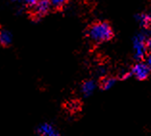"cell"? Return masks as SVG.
Wrapping results in <instances>:
<instances>
[{
    "label": "cell",
    "mask_w": 151,
    "mask_h": 136,
    "mask_svg": "<svg viewBox=\"0 0 151 136\" xmlns=\"http://www.w3.org/2000/svg\"><path fill=\"white\" fill-rule=\"evenodd\" d=\"M131 75L139 80H145L151 74V68L145 61H137L130 69Z\"/></svg>",
    "instance_id": "3"
},
{
    "label": "cell",
    "mask_w": 151,
    "mask_h": 136,
    "mask_svg": "<svg viewBox=\"0 0 151 136\" xmlns=\"http://www.w3.org/2000/svg\"><path fill=\"white\" fill-rule=\"evenodd\" d=\"M14 2H19V1H21V0H13Z\"/></svg>",
    "instance_id": "14"
},
{
    "label": "cell",
    "mask_w": 151,
    "mask_h": 136,
    "mask_svg": "<svg viewBox=\"0 0 151 136\" xmlns=\"http://www.w3.org/2000/svg\"><path fill=\"white\" fill-rule=\"evenodd\" d=\"M13 42L12 33L5 29H0V45L3 47H8Z\"/></svg>",
    "instance_id": "7"
},
{
    "label": "cell",
    "mask_w": 151,
    "mask_h": 136,
    "mask_svg": "<svg viewBox=\"0 0 151 136\" xmlns=\"http://www.w3.org/2000/svg\"><path fill=\"white\" fill-rule=\"evenodd\" d=\"M147 36L145 33L141 32L133 38L134 60L136 61H142L147 54Z\"/></svg>",
    "instance_id": "2"
},
{
    "label": "cell",
    "mask_w": 151,
    "mask_h": 136,
    "mask_svg": "<svg viewBox=\"0 0 151 136\" xmlns=\"http://www.w3.org/2000/svg\"><path fill=\"white\" fill-rule=\"evenodd\" d=\"M35 132L37 136H62L59 128L50 122H43L38 125Z\"/></svg>",
    "instance_id": "4"
},
{
    "label": "cell",
    "mask_w": 151,
    "mask_h": 136,
    "mask_svg": "<svg viewBox=\"0 0 151 136\" xmlns=\"http://www.w3.org/2000/svg\"><path fill=\"white\" fill-rule=\"evenodd\" d=\"M147 49H148L149 51H151V32H150V35L147 36Z\"/></svg>",
    "instance_id": "13"
},
{
    "label": "cell",
    "mask_w": 151,
    "mask_h": 136,
    "mask_svg": "<svg viewBox=\"0 0 151 136\" xmlns=\"http://www.w3.org/2000/svg\"><path fill=\"white\" fill-rule=\"evenodd\" d=\"M39 1L40 0H23L24 4L26 6H28L29 8H33V7H34Z\"/></svg>",
    "instance_id": "11"
},
{
    "label": "cell",
    "mask_w": 151,
    "mask_h": 136,
    "mask_svg": "<svg viewBox=\"0 0 151 136\" xmlns=\"http://www.w3.org/2000/svg\"><path fill=\"white\" fill-rule=\"evenodd\" d=\"M97 87V83L94 80H84L80 86V92L82 94V96L85 98L91 97V95L94 93L95 89Z\"/></svg>",
    "instance_id": "6"
},
{
    "label": "cell",
    "mask_w": 151,
    "mask_h": 136,
    "mask_svg": "<svg viewBox=\"0 0 151 136\" xmlns=\"http://www.w3.org/2000/svg\"><path fill=\"white\" fill-rule=\"evenodd\" d=\"M136 20L143 29H148L151 26V16L145 13H141L136 16Z\"/></svg>",
    "instance_id": "9"
},
{
    "label": "cell",
    "mask_w": 151,
    "mask_h": 136,
    "mask_svg": "<svg viewBox=\"0 0 151 136\" xmlns=\"http://www.w3.org/2000/svg\"><path fill=\"white\" fill-rule=\"evenodd\" d=\"M87 38L95 44H101L110 41L114 38L112 26L106 21L94 22L88 28Z\"/></svg>",
    "instance_id": "1"
},
{
    "label": "cell",
    "mask_w": 151,
    "mask_h": 136,
    "mask_svg": "<svg viewBox=\"0 0 151 136\" xmlns=\"http://www.w3.org/2000/svg\"><path fill=\"white\" fill-rule=\"evenodd\" d=\"M145 63L151 68V51H150L149 53L146 54V56H145Z\"/></svg>",
    "instance_id": "12"
},
{
    "label": "cell",
    "mask_w": 151,
    "mask_h": 136,
    "mask_svg": "<svg viewBox=\"0 0 151 136\" xmlns=\"http://www.w3.org/2000/svg\"><path fill=\"white\" fill-rule=\"evenodd\" d=\"M51 6L54 9H62L65 5H67L69 0H49Z\"/></svg>",
    "instance_id": "10"
},
{
    "label": "cell",
    "mask_w": 151,
    "mask_h": 136,
    "mask_svg": "<svg viewBox=\"0 0 151 136\" xmlns=\"http://www.w3.org/2000/svg\"><path fill=\"white\" fill-rule=\"evenodd\" d=\"M51 9H52V6H51L49 0H40L33 8H31L33 16L37 18L45 16L51 11Z\"/></svg>",
    "instance_id": "5"
},
{
    "label": "cell",
    "mask_w": 151,
    "mask_h": 136,
    "mask_svg": "<svg viewBox=\"0 0 151 136\" xmlns=\"http://www.w3.org/2000/svg\"><path fill=\"white\" fill-rule=\"evenodd\" d=\"M117 80L115 77H110V76H104L102 77V79L99 83V86L102 90H109L112 87L115 86V84L116 83Z\"/></svg>",
    "instance_id": "8"
}]
</instances>
